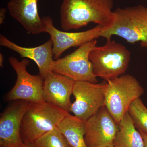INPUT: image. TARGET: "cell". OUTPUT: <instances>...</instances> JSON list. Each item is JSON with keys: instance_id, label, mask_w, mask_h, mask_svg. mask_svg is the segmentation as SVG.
<instances>
[{"instance_id": "cell-8", "label": "cell", "mask_w": 147, "mask_h": 147, "mask_svg": "<svg viewBox=\"0 0 147 147\" xmlns=\"http://www.w3.org/2000/svg\"><path fill=\"white\" fill-rule=\"evenodd\" d=\"M105 83L75 82L73 90L75 101L69 112L85 121L97 113L104 106Z\"/></svg>"}, {"instance_id": "cell-18", "label": "cell", "mask_w": 147, "mask_h": 147, "mask_svg": "<svg viewBox=\"0 0 147 147\" xmlns=\"http://www.w3.org/2000/svg\"><path fill=\"white\" fill-rule=\"evenodd\" d=\"M34 144L36 147H72L58 127L40 137Z\"/></svg>"}, {"instance_id": "cell-17", "label": "cell", "mask_w": 147, "mask_h": 147, "mask_svg": "<svg viewBox=\"0 0 147 147\" xmlns=\"http://www.w3.org/2000/svg\"><path fill=\"white\" fill-rule=\"evenodd\" d=\"M128 113L136 128L147 135V108L140 98L131 103Z\"/></svg>"}, {"instance_id": "cell-22", "label": "cell", "mask_w": 147, "mask_h": 147, "mask_svg": "<svg viewBox=\"0 0 147 147\" xmlns=\"http://www.w3.org/2000/svg\"><path fill=\"white\" fill-rule=\"evenodd\" d=\"M26 147H36V146L34 144H29L26 145Z\"/></svg>"}, {"instance_id": "cell-10", "label": "cell", "mask_w": 147, "mask_h": 147, "mask_svg": "<svg viewBox=\"0 0 147 147\" xmlns=\"http://www.w3.org/2000/svg\"><path fill=\"white\" fill-rule=\"evenodd\" d=\"M11 102L0 116V147H26L21 139V125L30 102L22 100Z\"/></svg>"}, {"instance_id": "cell-7", "label": "cell", "mask_w": 147, "mask_h": 147, "mask_svg": "<svg viewBox=\"0 0 147 147\" xmlns=\"http://www.w3.org/2000/svg\"><path fill=\"white\" fill-rule=\"evenodd\" d=\"M15 71L17 79L12 88L6 94V101L22 100L29 102H45L43 98L44 79L40 75H34L27 71L30 61L26 59L18 61L16 58L9 59Z\"/></svg>"}, {"instance_id": "cell-3", "label": "cell", "mask_w": 147, "mask_h": 147, "mask_svg": "<svg viewBox=\"0 0 147 147\" xmlns=\"http://www.w3.org/2000/svg\"><path fill=\"white\" fill-rule=\"evenodd\" d=\"M112 25L103 29L100 37L107 40L113 36L121 37L129 43L140 42L147 47V7L142 5L116 9Z\"/></svg>"}, {"instance_id": "cell-16", "label": "cell", "mask_w": 147, "mask_h": 147, "mask_svg": "<svg viewBox=\"0 0 147 147\" xmlns=\"http://www.w3.org/2000/svg\"><path fill=\"white\" fill-rule=\"evenodd\" d=\"M58 128L72 147H87L85 143V121L69 113L62 121Z\"/></svg>"}, {"instance_id": "cell-21", "label": "cell", "mask_w": 147, "mask_h": 147, "mask_svg": "<svg viewBox=\"0 0 147 147\" xmlns=\"http://www.w3.org/2000/svg\"><path fill=\"white\" fill-rule=\"evenodd\" d=\"M3 56L1 53L0 54V66L3 67Z\"/></svg>"}, {"instance_id": "cell-20", "label": "cell", "mask_w": 147, "mask_h": 147, "mask_svg": "<svg viewBox=\"0 0 147 147\" xmlns=\"http://www.w3.org/2000/svg\"><path fill=\"white\" fill-rule=\"evenodd\" d=\"M140 132L142 134V137L144 139V147H147V135L142 131H140Z\"/></svg>"}, {"instance_id": "cell-12", "label": "cell", "mask_w": 147, "mask_h": 147, "mask_svg": "<svg viewBox=\"0 0 147 147\" xmlns=\"http://www.w3.org/2000/svg\"><path fill=\"white\" fill-rule=\"evenodd\" d=\"M75 81L64 75L52 72L44 79L43 98L45 102L69 112Z\"/></svg>"}, {"instance_id": "cell-23", "label": "cell", "mask_w": 147, "mask_h": 147, "mask_svg": "<svg viewBox=\"0 0 147 147\" xmlns=\"http://www.w3.org/2000/svg\"><path fill=\"white\" fill-rule=\"evenodd\" d=\"M108 147H114V146H111Z\"/></svg>"}, {"instance_id": "cell-9", "label": "cell", "mask_w": 147, "mask_h": 147, "mask_svg": "<svg viewBox=\"0 0 147 147\" xmlns=\"http://www.w3.org/2000/svg\"><path fill=\"white\" fill-rule=\"evenodd\" d=\"M119 124L105 105L85 121L84 139L87 147L113 146Z\"/></svg>"}, {"instance_id": "cell-6", "label": "cell", "mask_w": 147, "mask_h": 147, "mask_svg": "<svg viewBox=\"0 0 147 147\" xmlns=\"http://www.w3.org/2000/svg\"><path fill=\"white\" fill-rule=\"evenodd\" d=\"M96 39L79 46L71 54L53 61V72L67 76L75 82L97 83L90 60V53L96 46Z\"/></svg>"}, {"instance_id": "cell-5", "label": "cell", "mask_w": 147, "mask_h": 147, "mask_svg": "<svg viewBox=\"0 0 147 147\" xmlns=\"http://www.w3.org/2000/svg\"><path fill=\"white\" fill-rule=\"evenodd\" d=\"M144 92V88L134 76L128 74L106 81L104 105L118 124L133 101Z\"/></svg>"}, {"instance_id": "cell-11", "label": "cell", "mask_w": 147, "mask_h": 147, "mask_svg": "<svg viewBox=\"0 0 147 147\" xmlns=\"http://www.w3.org/2000/svg\"><path fill=\"white\" fill-rule=\"evenodd\" d=\"M42 19L45 24V32L50 35L53 42V53L55 60L59 59L65 51L70 47H79L86 42L97 39L105 28L97 25L85 31L69 32L56 28L50 16H44Z\"/></svg>"}, {"instance_id": "cell-14", "label": "cell", "mask_w": 147, "mask_h": 147, "mask_svg": "<svg viewBox=\"0 0 147 147\" xmlns=\"http://www.w3.org/2000/svg\"><path fill=\"white\" fill-rule=\"evenodd\" d=\"M38 0H10L7 9L15 18L29 33H45V26L38 14Z\"/></svg>"}, {"instance_id": "cell-1", "label": "cell", "mask_w": 147, "mask_h": 147, "mask_svg": "<svg viewBox=\"0 0 147 147\" xmlns=\"http://www.w3.org/2000/svg\"><path fill=\"white\" fill-rule=\"evenodd\" d=\"M113 0H63L60 22L64 30H78L93 23L105 29L114 19Z\"/></svg>"}, {"instance_id": "cell-2", "label": "cell", "mask_w": 147, "mask_h": 147, "mask_svg": "<svg viewBox=\"0 0 147 147\" xmlns=\"http://www.w3.org/2000/svg\"><path fill=\"white\" fill-rule=\"evenodd\" d=\"M69 113L47 102H30L21 123L22 141L26 145L34 144L40 137L57 127Z\"/></svg>"}, {"instance_id": "cell-13", "label": "cell", "mask_w": 147, "mask_h": 147, "mask_svg": "<svg viewBox=\"0 0 147 147\" xmlns=\"http://www.w3.org/2000/svg\"><path fill=\"white\" fill-rule=\"evenodd\" d=\"M0 45L18 53L22 58L32 60L38 67L39 75L43 79L53 72L52 65L54 60L53 43L51 39L36 47H24L17 45L1 34Z\"/></svg>"}, {"instance_id": "cell-19", "label": "cell", "mask_w": 147, "mask_h": 147, "mask_svg": "<svg viewBox=\"0 0 147 147\" xmlns=\"http://www.w3.org/2000/svg\"><path fill=\"white\" fill-rule=\"evenodd\" d=\"M7 10V9L5 8H2L0 9V24L1 25L3 24L5 19Z\"/></svg>"}, {"instance_id": "cell-15", "label": "cell", "mask_w": 147, "mask_h": 147, "mask_svg": "<svg viewBox=\"0 0 147 147\" xmlns=\"http://www.w3.org/2000/svg\"><path fill=\"white\" fill-rule=\"evenodd\" d=\"M115 147H144L141 133L136 128L128 112L119 124V129L114 139Z\"/></svg>"}, {"instance_id": "cell-4", "label": "cell", "mask_w": 147, "mask_h": 147, "mask_svg": "<svg viewBox=\"0 0 147 147\" xmlns=\"http://www.w3.org/2000/svg\"><path fill=\"white\" fill-rule=\"evenodd\" d=\"M96 46L90 53L94 74L106 81L125 74L128 69L131 53L126 47L111 40Z\"/></svg>"}]
</instances>
